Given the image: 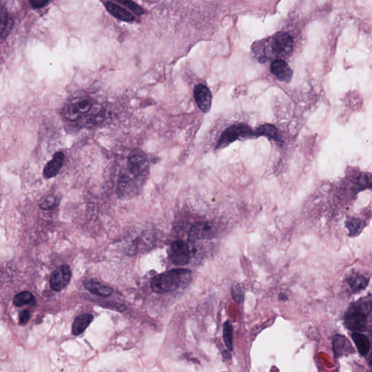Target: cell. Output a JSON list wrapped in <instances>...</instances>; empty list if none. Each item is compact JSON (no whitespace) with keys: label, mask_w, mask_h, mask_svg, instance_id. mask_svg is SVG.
<instances>
[{"label":"cell","mask_w":372,"mask_h":372,"mask_svg":"<svg viewBox=\"0 0 372 372\" xmlns=\"http://www.w3.org/2000/svg\"><path fill=\"white\" fill-rule=\"evenodd\" d=\"M279 299L281 300H282V301H285V300H287V297H286V295L284 294V293H281V294H280L279 295Z\"/></svg>","instance_id":"30"},{"label":"cell","mask_w":372,"mask_h":372,"mask_svg":"<svg viewBox=\"0 0 372 372\" xmlns=\"http://www.w3.org/2000/svg\"><path fill=\"white\" fill-rule=\"evenodd\" d=\"M49 1L47 0H30V4L32 8L35 9L43 8L46 5L48 4Z\"/></svg>","instance_id":"28"},{"label":"cell","mask_w":372,"mask_h":372,"mask_svg":"<svg viewBox=\"0 0 372 372\" xmlns=\"http://www.w3.org/2000/svg\"><path fill=\"white\" fill-rule=\"evenodd\" d=\"M372 310V302L367 299H361L353 303L344 315L346 327L354 332L366 330L368 317Z\"/></svg>","instance_id":"3"},{"label":"cell","mask_w":372,"mask_h":372,"mask_svg":"<svg viewBox=\"0 0 372 372\" xmlns=\"http://www.w3.org/2000/svg\"><path fill=\"white\" fill-rule=\"evenodd\" d=\"M71 272L69 266L61 265L52 273L50 278V286L54 291L64 289L71 281Z\"/></svg>","instance_id":"8"},{"label":"cell","mask_w":372,"mask_h":372,"mask_svg":"<svg viewBox=\"0 0 372 372\" xmlns=\"http://www.w3.org/2000/svg\"><path fill=\"white\" fill-rule=\"evenodd\" d=\"M358 189H372V174L361 173L357 178Z\"/></svg>","instance_id":"25"},{"label":"cell","mask_w":372,"mask_h":372,"mask_svg":"<svg viewBox=\"0 0 372 372\" xmlns=\"http://www.w3.org/2000/svg\"><path fill=\"white\" fill-rule=\"evenodd\" d=\"M346 227L349 230L350 235L352 236H356L361 233L363 230L364 225L363 222L356 218H349L346 223Z\"/></svg>","instance_id":"21"},{"label":"cell","mask_w":372,"mask_h":372,"mask_svg":"<svg viewBox=\"0 0 372 372\" xmlns=\"http://www.w3.org/2000/svg\"><path fill=\"white\" fill-rule=\"evenodd\" d=\"M105 6L109 13L117 19L125 22H132L135 20V16L130 12L112 2H107Z\"/></svg>","instance_id":"14"},{"label":"cell","mask_w":372,"mask_h":372,"mask_svg":"<svg viewBox=\"0 0 372 372\" xmlns=\"http://www.w3.org/2000/svg\"><path fill=\"white\" fill-rule=\"evenodd\" d=\"M64 154L63 152H57L55 153L52 160L44 167L43 172L44 178L49 179L56 176L64 165Z\"/></svg>","instance_id":"13"},{"label":"cell","mask_w":372,"mask_h":372,"mask_svg":"<svg viewBox=\"0 0 372 372\" xmlns=\"http://www.w3.org/2000/svg\"><path fill=\"white\" fill-rule=\"evenodd\" d=\"M127 168L129 172L136 177L146 175L149 169L147 155L139 148L133 149L128 156Z\"/></svg>","instance_id":"6"},{"label":"cell","mask_w":372,"mask_h":372,"mask_svg":"<svg viewBox=\"0 0 372 372\" xmlns=\"http://www.w3.org/2000/svg\"><path fill=\"white\" fill-rule=\"evenodd\" d=\"M34 300V296L30 291H22L15 295L13 299V304L15 306L21 307L26 304L30 303Z\"/></svg>","instance_id":"24"},{"label":"cell","mask_w":372,"mask_h":372,"mask_svg":"<svg viewBox=\"0 0 372 372\" xmlns=\"http://www.w3.org/2000/svg\"><path fill=\"white\" fill-rule=\"evenodd\" d=\"M118 2H119V3H122V4L124 5V6L127 7V8H129V9L131 11H132L133 13H136V15H143V13H144V10H143V8H141V7L139 5H138L137 3H135V2L129 1V0H126V1Z\"/></svg>","instance_id":"27"},{"label":"cell","mask_w":372,"mask_h":372,"mask_svg":"<svg viewBox=\"0 0 372 372\" xmlns=\"http://www.w3.org/2000/svg\"><path fill=\"white\" fill-rule=\"evenodd\" d=\"M170 259L176 265H185L191 259V250L189 245L182 240L172 243L170 248Z\"/></svg>","instance_id":"7"},{"label":"cell","mask_w":372,"mask_h":372,"mask_svg":"<svg viewBox=\"0 0 372 372\" xmlns=\"http://www.w3.org/2000/svg\"><path fill=\"white\" fill-rule=\"evenodd\" d=\"M255 138V131L245 124H234L225 129L218 141V148L226 147L240 138Z\"/></svg>","instance_id":"5"},{"label":"cell","mask_w":372,"mask_h":372,"mask_svg":"<svg viewBox=\"0 0 372 372\" xmlns=\"http://www.w3.org/2000/svg\"><path fill=\"white\" fill-rule=\"evenodd\" d=\"M192 279V273L187 269H173L155 276L151 288L156 293H167L188 286Z\"/></svg>","instance_id":"2"},{"label":"cell","mask_w":372,"mask_h":372,"mask_svg":"<svg viewBox=\"0 0 372 372\" xmlns=\"http://www.w3.org/2000/svg\"><path fill=\"white\" fill-rule=\"evenodd\" d=\"M223 339L225 346L229 351L233 350V329L230 322H226L223 325Z\"/></svg>","instance_id":"23"},{"label":"cell","mask_w":372,"mask_h":372,"mask_svg":"<svg viewBox=\"0 0 372 372\" xmlns=\"http://www.w3.org/2000/svg\"><path fill=\"white\" fill-rule=\"evenodd\" d=\"M194 98L198 107L204 113L209 112L211 107V94L210 90L204 85H196L194 91Z\"/></svg>","instance_id":"10"},{"label":"cell","mask_w":372,"mask_h":372,"mask_svg":"<svg viewBox=\"0 0 372 372\" xmlns=\"http://www.w3.org/2000/svg\"><path fill=\"white\" fill-rule=\"evenodd\" d=\"M93 316L90 314H83L78 315L75 319L72 325V333L74 335H78L83 333L91 322H93Z\"/></svg>","instance_id":"18"},{"label":"cell","mask_w":372,"mask_h":372,"mask_svg":"<svg viewBox=\"0 0 372 372\" xmlns=\"http://www.w3.org/2000/svg\"><path fill=\"white\" fill-rule=\"evenodd\" d=\"M265 136L271 139L279 140L277 129L272 124H262L255 131V138Z\"/></svg>","instance_id":"19"},{"label":"cell","mask_w":372,"mask_h":372,"mask_svg":"<svg viewBox=\"0 0 372 372\" xmlns=\"http://www.w3.org/2000/svg\"><path fill=\"white\" fill-rule=\"evenodd\" d=\"M348 284L354 291H359L367 286L368 280L361 275L354 274L350 276Z\"/></svg>","instance_id":"20"},{"label":"cell","mask_w":372,"mask_h":372,"mask_svg":"<svg viewBox=\"0 0 372 372\" xmlns=\"http://www.w3.org/2000/svg\"><path fill=\"white\" fill-rule=\"evenodd\" d=\"M59 203L58 197L54 195H49L44 196L42 199H41L39 201V205L44 210H49L58 206Z\"/></svg>","instance_id":"22"},{"label":"cell","mask_w":372,"mask_h":372,"mask_svg":"<svg viewBox=\"0 0 372 372\" xmlns=\"http://www.w3.org/2000/svg\"><path fill=\"white\" fill-rule=\"evenodd\" d=\"M271 71L280 81L289 83L293 76V71L284 60H275L271 66Z\"/></svg>","instance_id":"11"},{"label":"cell","mask_w":372,"mask_h":372,"mask_svg":"<svg viewBox=\"0 0 372 372\" xmlns=\"http://www.w3.org/2000/svg\"><path fill=\"white\" fill-rule=\"evenodd\" d=\"M217 230L214 225L208 222H199L191 227V238L193 240H211L216 235Z\"/></svg>","instance_id":"9"},{"label":"cell","mask_w":372,"mask_h":372,"mask_svg":"<svg viewBox=\"0 0 372 372\" xmlns=\"http://www.w3.org/2000/svg\"><path fill=\"white\" fill-rule=\"evenodd\" d=\"M256 54L261 62H265L270 58L283 60L293 54L294 42L293 37L284 32H279L270 37L269 40L257 42Z\"/></svg>","instance_id":"1"},{"label":"cell","mask_w":372,"mask_h":372,"mask_svg":"<svg viewBox=\"0 0 372 372\" xmlns=\"http://www.w3.org/2000/svg\"><path fill=\"white\" fill-rule=\"evenodd\" d=\"M14 21L4 6L0 10V35L1 38L5 39L10 35L13 30Z\"/></svg>","instance_id":"15"},{"label":"cell","mask_w":372,"mask_h":372,"mask_svg":"<svg viewBox=\"0 0 372 372\" xmlns=\"http://www.w3.org/2000/svg\"><path fill=\"white\" fill-rule=\"evenodd\" d=\"M30 318V313L28 310H24L20 312L19 314V321L20 324H25L29 322Z\"/></svg>","instance_id":"29"},{"label":"cell","mask_w":372,"mask_h":372,"mask_svg":"<svg viewBox=\"0 0 372 372\" xmlns=\"http://www.w3.org/2000/svg\"><path fill=\"white\" fill-rule=\"evenodd\" d=\"M351 337L360 354L363 357L367 356L370 351V342L368 337L361 332H353L351 334Z\"/></svg>","instance_id":"17"},{"label":"cell","mask_w":372,"mask_h":372,"mask_svg":"<svg viewBox=\"0 0 372 372\" xmlns=\"http://www.w3.org/2000/svg\"><path fill=\"white\" fill-rule=\"evenodd\" d=\"M84 285L90 293L98 295V296L109 297L113 293L112 288H111L110 286L98 282V281H93V280L85 281Z\"/></svg>","instance_id":"16"},{"label":"cell","mask_w":372,"mask_h":372,"mask_svg":"<svg viewBox=\"0 0 372 372\" xmlns=\"http://www.w3.org/2000/svg\"><path fill=\"white\" fill-rule=\"evenodd\" d=\"M332 347L334 356L336 358H339L346 355L351 354L354 353L352 344L348 341L344 336L337 334L333 338Z\"/></svg>","instance_id":"12"},{"label":"cell","mask_w":372,"mask_h":372,"mask_svg":"<svg viewBox=\"0 0 372 372\" xmlns=\"http://www.w3.org/2000/svg\"><path fill=\"white\" fill-rule=\"evenodd\" d=\"M93 105V100L88 97H78L72 99L65 105L64 117L71 122L78 120L91 110Z\"/></svg>","instance_id":"4"},{"label":"cell","mask_w":372,"mask_h":372,"mask_svg":"<svg viewBox=\"0 0 372 372\" xmlns=\"http://www.w3.org/2000/svg\"><path fill=\"white\" fill-rule=\"evenodd\" d=\"M231 294L235 302L240 304L245 298V290L240 284H234L232 286Z\"/></svg>","instance_id":"26"}]
</instances>
